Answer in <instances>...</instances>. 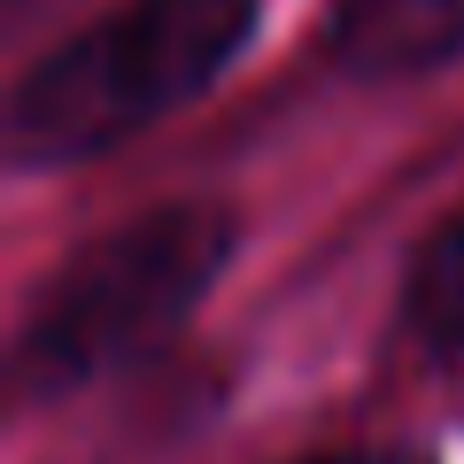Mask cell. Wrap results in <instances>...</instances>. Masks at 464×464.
Instances as JSON below:
<instances>
[{"instance_id":"cell-1","label":"cell","mask_w":464,"mask_h":464,"mask_svg":"<svg viewBox=\"0 0 464 464\" xmlns=\"http://www.w3.org/2000/svg\"><path fill=\"white\" fill-rule=\"evenodd\" d=\"M248 24L256 0H132L24 70L0 140L16 163H85L186 109L248 47Z\"/></svg>"},{"instance_id":"cell-2","label":"cell","mask_w":464,"mask_h":464,"mask_svg":"<svg viewBox=\"0 0 464 464\" xmlns=\"http://www.w3.org/2000/svg\"><path fill=\"white\" fill-rule=\"evenodd\" d=\"M225 256H232V217L201 209V201H170V209H148L132 225L101 232L24 310L16 387L24 395H70V387H93L109 372L140 364L201 310Z\"/></svg>"},{"instance_id":"cell-3","label":"cell","mask_w":464,"mask_h":464,"mask_svg":"<svg viewBox=\"0 0 464 464\" xmlns=\"http://www.w3.org/2000/svg\"><path fill=\"white\" fill-rule=\"evenodd\" d=\"M464 54V0H341L333 8V63L348 78H426Z\"/></svg>"},{"instance_id":"cell-4","label":"cell","mask_w":464,"mask_h":464,"mask_svg":"<svg viewBox=\"0 0 464 464\" xmlns=\"http://www.w3.org/2000/svg\"><path fill=\"white\" fill-rule=\"evenodd\" d=\"M411 317L433 348L464 356V209L433 232L411 264Z\"/></svg>"},{"instance_id":"cell-5","label":"cell","mask_w":464,"mask_h":464,"mask_svg":"<svg viewBox=\"0 0 464 464\" xmlns=\"http://www.w3.org/2000/svg\"><path fill=\"white\" fill-rule=\"evenodd\" d=\"M317 464H433V449L387 441V449H341V457H317Z\"/></svg>"}]
</instances>
